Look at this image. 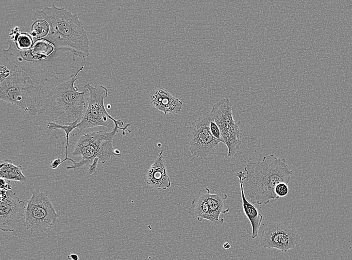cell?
Segmentation results:
<instances>
[{
	"instance_id": "13",
	"label": "cell",
	"mask_w": 352,
	"mask_h": 260,
	"mask_svg": "<svg viewBox=\"0 0 352 260\" xmlns=\"http://www.w3.org/2000/svg\"><path fill=\"white\" fill-rule=\"evenodd\" d=\"M149 101L164 114H175L182 109L183 103L164 89H156L149 95Z\"/></svg>"
},
{
	"instance_id": "28",
	"label": "cell",
	"mask_w": 352,
	"mask_h": 260,
	"mask_svg": "<svg viewBox=\"0 0 352 260\" xmlns=\"http://www.w3.org/2000/svg\"><path fill=\"white\" fill-rule=\"evenodd\" d=\"M62 160L60 159H56L51 162L50 167L53 170L56 169L62 164Z\"/></svg>"
},
{
	"instance_id": "31",
	"label": "cell",
	"mask_w": 352,
	"mask_h": 260,
	"mask_svg": "<svg viewBox=\"0 0 352 260\" xmlns=\"http://www.w3.org/2000/svg\"><path fill=\"white\" fill-rule=\"evenodd\" d=\"M224 248L226 250H228L231 248V245L229 243H225L223 245Z\"/></svg>"
},
{
	"instance_id": "27",
	"label": "cell",
	"mask_w": 352,
	"mask_h": 260,
	"mask_svg": "<svg viewBox=\"0 0 352 260\" xmlns=\"http://www.w3.org/2000/svg\"><path fill=\"white\" fill-rule=\"evenodd\" d=\"M4 179L3 178H1L0 180V188L2 190L8 191L12 190V186L10 184V182Z\"/></svg>"
},
{
	"instance_id": "1",
	"label": "cell",
	"mask_w": 352,
	"mask_h": 260,
	"mask_svg": "<svg viewBox=\"0 0 352 260\" xmlns=\"http://www.w3.org/2000/svg\"><path fill=\"white\" fill-rule=\"evenodd\" d=\"M1 55L14 63L29 74L40 87L41 91L68 81L79 75L85 67L86 57L68 49H56L48 58L32 60L10 43L7 49H3Z\"/></svg>"
},
{
	"instance_id": "25",
	"label": "cell",
	"mask_w": 352,
	"mask_h": 260,
	"mask_svg": "<svg viewBox=\"0 0 352 260\" xmlns=\"http://www.w3.org/2000/svg\"><path fill=\"white\" fill-rule=\"evenodd\" d=\"M10 74V70L9 68L5 65L1 64V67H0V76H1L0 82H2V81L7 78Z\"/></svg>"
},
{
	"instance_id": "3",
	"label": "cell",
	"mask_w": 352,
	"mask_h": 260,
	"mask_svg": "<svg viewBox=\"0 0 352 260\" xmlns=\"http://www.w3.org/2000/svg\"><path fill=\"white\" fill-rule=\"evenodd\" d=\"M247 175L243 178L246 196L253 204H269L279 198L275 193L276 185L281 182H290L293 172L285 159H279L274 154L265 156L263 160L251 162L244 167Z\"/></svg>"
},
{
	"instance_id": "26",
	"label": "cell",
	"mask_w": 352,
	"mask_h": 260,
	"mask_svg": "<svg viewBox=\"0 0 352 260\" xmlns=\"http://www.w3.org/2000/svg\"><path fill=\"white\" fill-rule=\"evenodd\" d=\"M99 162V159L98 158H96L94 160L92 163L89 166V168L87 170L88 175L97 173V168Z\"/></svg>"
},
{
	"instance_id": "30",
	"label": "cell",
	"mask_w": 352,
	"mask_h": 260,
	"mask_svg": "<svg viewBox=\"0 0 352 260\" xmlns=\"http://www.w3.org/2000/svg\"><path fill=\"white\" fill-rule=\"evenodd\" d=\"M67 259L69 260H79V258L78 255L75 254H72L67 257Z\"/></svg>"
},
{
	"instance_id": "9",
	"label": "cell",
	"mask_w": 352,
	"mask_h": 260,
	"mask_svg": "<svg viewBox=\"0 0 352 260\" xmlns=\"http://www.w3.org/2000/svg\"><path fill=\"white\" fill-rule=\"evenodd\" d=\"M84 88L88 93V107L84 116L77 125L78 131V128L85 129L99 126L111 128L109 121L114 122L116 120L109 115L105 108L104 101L108 96L107 88L100 84L93 87L90 84L85 85Z\"/></svg>"
},
{
	"instance_id": "24",
	"label": "cell",
	"mask_w": 352,
	"mask_h": 260,
	"mask_svg": "<svg viewBox=\"0 0 352 260\" xmlns=\"http://www.w3.org/2000/svg\"><path fill=\"white\" fill-rule=\"evenodd\" d=\"M210 131L213 136L217 140L224 143L220 129L215 121L214 118L211 120L210 124Z\"/></svg>"
},
{
	"instance_id": "16",
	"label": "cell",
	"mask_w": 352,
	"mask_h": 260,
	"mask_svg": "<svg viewBox=\"0 0 352 260\" xmlns=\"http://www.w3.org/2000/svg\"><path fill=\"white\" fill-rule=\"evenodd\" d=\"M210 192V190L208 188L201 189L188 209L189 214L197 218L200 222L205 219L214 222L207 201L208 195Z\"/></svg>"
},
{
	"instance_id": "11",
	"label": "cell",
	"mask_w": 352,
	"mask_h": 260,
	"mask_svg": "<svg viewBox=\"0 0 352 260\" xmlns=\"http://www.w3.org/2000/svg\"><path fill=\"white\" fill-rule=\"evenodd\" d=\"M299 240V232L294 226L277 221L268 224L263 231L260 244L265 248H275L286 253L295 248Z\"/></svg>"
},
{
	"instance_id": "17",
	"label": "cell",
	"mask_w": 352,
	"mask_h": 260,
	"mask_svg": "<svg viewBox=\"0 0 352 260\" xmlns=\"http://www.w3.org/2000/svg\"><path fill=\"white\" fill-rule=\"evenodd\" d=\"M227 198V195L224 193L213 194L210 192L208 194L207 201L214 222L224 223V219H220V216L221 214H225L229 212L230 208L226 203Z\"/></svg>"
},
{
	"instance_id": "8",
	"label": "cell",
	"mask_w": 352,
	"mask_h": 260,
	"mask_svg": "<svg viewBox=\"0 0 352 260\" xmlns=\"http://www.w3.org/2000/svg\"><path fill=\"white\" fill-rule=\"evenodd\" d=\"M211 112L220 129L224 144L228 150V156H234L241 148L243 133L240 123L234 119L230 100L224 98L218 102Z\"/></svg>"
},
{
	"instance_id": "5",
	"label": "cell",
	"mask_w": 352,
	"mask_h": 260,
	"mask_svg": "<svg viewBox=\"0 0 352 260\" xmlns=\"http://www.w3.org/2000/svg\"><path fill=\"white\" fill-rule=\"evenodd\" d=\"M2 64L10 70L9 77L0 82V98L17 106L31 116L38 115L41 89L22 68L1 56Z\"/></svg>"
},
{
	"instance_id": "22",
	"label": "cell",
	"mask_w": 352,
	"mask_h": 260,
	"mask_svg": "<svg viewBox=\"0 0 352 260\" xmlns=\"http://www.w3.org/2000/svg\"><path fill=\"white\" fill-rule=\"evenodd\" d=\"M50 27L45 20L37 19L31 27L30 34L35 39H44L49 34Z\"/></svg>"
},
{
	"instance_id": "23",
	"label": "cell",
	"mask_w": 352,
	"mask_h": 260,
	"mask_svg": "<svg viewBox=\"0 0 352 260\" xmlns=\"http://www.w3.org/2000/svg\"><path fill=\"white\" fill-rule=\"evenodd\" d=\"M289 192V188L288 184L285 183H279L276 185L275 188V193L279 198L287 196Z\"/></svg>"
},
{
	"instance_id": "12",
	"label": "cell",
	"mask_w": 352,
	"mask_h": 260,
	"mask_svg": "<svg viewBox=\"0 0 352 260\" xmlns=\"http://www.w3.org/2000/svg\"><path fill=\"white\" fill-rule=\"evenodd\" d=\"M7 199L0 203V229L12 233L17 225L25 220L27 206L12 190L7 191Z\"/></svg>"
},
{
	"instance_id": "29",
	"label": "cell",
	"mask_w": 352,
	"mask_h": 260,
	"mask_svg": "<svg viewBox=\"0 0 352 260\" xmlns=\"http://www.w3.org/2000/svg\"><path fill=\"white\" fill-rule=\"evenodd\" d=\"M7 198V191L1 189V202L5 201Z\"/></svg>"
},
{
	"instance_id": "7",
	"label": "cell",
	"mask_w": 352,
	"mask_h": 260,
	"mask_svg": "<svg viewBox=\"0 0 352 260\" xmlns=\"http://www.w3.org/2000/svg\"><path fill=\"white\" fill-rule=\"evenodd\" d=\"M59 217L51 200L40 190L34 191L26 207L24 226L31 234L47 232Z\"/></svg>"
},
{
	"instance_id": "10",
	"label": "cell",
	"mask_w": 352,
	"mask_h": 260,
	"mask_svg": "<svg viewBox=\"0 0 352 260\" xmlns=\"http://www.w3.org/2000/svg\"><path fill=\"white\" fill-rule=\"evenodd\" d=\"M213 118L211 112H206L190 126L188 137L193 156L207 160L219 147L221 141L215 138L210 131V124Z\"/></svg>"
},
{
	"instance_id": "19",
	"label": "cell",
	"mask_w": 352,
	"mask_h": 260,
	"mask_svg": "<svg viewBox=\"0 0 352 260\" xmlns=\"http://www.w3.org/2000/svg\"><path fill=\"white\" fill-rule=\"evenodd\" d=\"M21 165H16L11 160H6L1 162L0 166V178L7 181L25 182L27 178L22 172Z\"/></svg>"
},
{
	"instance_id": "14",
	"label": "cell",
	"mask_w": 352,
	"mask_h": 260,
	"mask_svg": "<svg viewBox=\"0 0 352 260\" xmlns=\"http://www.w3.org/2000/svg\"><path fill=\"white\" fill-rule=\"evenodd\" d=\"M162 150L146 174L148 185L156 189L167 190L171 186L170 177L165 163Z\"/></svg>"
},
{
	"instance_id": "15",
	"label": "cell",
	"mask_w": 352,
	"mask_h": 260,
	"mask_svg": "<svg viewBox=\"0 0 352 260\" xmlns=\"http://www.w3.org/2000/svg\"><path fill=\"white\" fill-rule=\"evenodd\" d=\"M245 176V174L241 171L236 174V176L239 178L240 180L241 198L244 212L252 227V234L251 237H252V239H256L258 236L263 216L261 213H259L257 209L253 204L250 203L246 198V195L244 192L243 185V178Z\"/></svg>"
},
{
	"instance_id": "6",
	"label": "cell",
	"mask_w": 352,
	"mask_h": 260,
	"mask_svg": "<svg viewBox=\"0 0 352 260\" xmlns=\"http://www.w3.org/2000/svg\"><path fill=\"white\" fill-rule=\"evenodd\" d=\"M114 124V128L111 132L99 131L87 134L82 132L83 136L76 144L72 153L74 157L80 156L81 160L72 166L67 167L66 169L76 170L84 166H89L96 158L99 159V162L105 164L112 157L121 155L119 150L114 149L113 140L118 133L119 129L123 130V136L126 134V131L131 133V130L128 129L130 125L128 124L123 128L124 123L120 120H116Z\"/></svg>"
},
{
	"instance_id": "20",
	"label": "cell",
	"mask_w": 352,
	"mask_h": 260,
	"mask_svg": "<svg viewBox=\"0 0 352 260\" xmlns=\"http://www.w3.org/2000/svg\"><path fill=\"white\" fill-rule=\"evenodd\" d=\"M9 36L17 49L19 51L30 50L35 42V39L30 33L27 32H21L19 27L13 28Z\"/></svg>"
},
{
	"instance_id": "18",
	"label": "cell",
	"mask_w": 352,
	"mask_h": 260,
	"mask_svg": "<svg viewBox=\"0 0 352 260\" xmlns=\"http://www.w3.org/2000/svg\"><path fill=\"white\" fill-rule=\"evenodd\" d=\"M56 50V48L51 44L44 39H35L31 49L21 51V53L26 57L34 61L43 60L51 56Z\"/></svg>"
},
{
	"instance_id": "4",
	"label": "cell",
	"mask_w": 352,
	"mask_h": 260,
	"mask_svg": "<svg viewBox=\"0 0 352 260\" xmlns=\"http://www.w3.org/2000/svg\"><path fill=\"white\" fill-rule=\"evenodd\" d=\"M37 19L49 24L48 35L44 39L52 44L56 49H68L86 57L90 55L88 32L78 14H73L54 4L36 12Z\"/></svg>"
},
{
	"instance_id": "2",
	"label": "cell",
	"mask_w": 352,
	"mask_h": 260,
	"mask_svg": "<svg viewBox=\"0 0 352 260\" xmlns=\"http://www.w3.org/2000/svg\"><path fill=\"white\" fill-rule=\"evenodd\" d=\"M73 78L41 92L38 116L41 120L60 125H78L85 115L88 96L79 92Z\"/></svg>"
},
{
	"instance_id": "21",
	"label": "cell",
	"mask_w": 352,
	"mask_h": 260,
	"mask_svg": "<svg viewBox=\"0 0 352 260\" xmlns=\"http://www.w3.org/2000/svg\"><path fill=\"white\" fill-rule=\"evenodd\" d=\"M76 124L67 125H60L52 122H48L47 123V128L49 130H54L57 129H61L63 130L65 132V136L67 140V143L65 147V158L62 160V164L63 163L66 161H70L73 164L75 163L76 161L73 159L68 158V150L69 145L70 135L72 132L73 130L75 129L77 130Z\"/></svg>"
}]
</instances>
